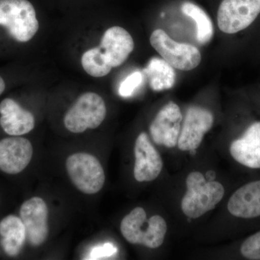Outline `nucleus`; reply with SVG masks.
I'll return each instance as SVG.
<instances>
[{
	"label": "nucleus",
	"instance_id": "1",
	"mask_svg": "<svg viewBox=\"0 0 260 260\" xmlns=\"http://www.w3.org/2000/svg\"><path fill=\"white\" fill-rule=\"evenodd\" d=\"M120 230L123 237L130 244L156 249L164 242L167 224L160 215L147 219L145 210L137 207L122 219Z\"/></svg>",
	"mask_w": 260,
	"mask_h": 260
},
{
	"label": "nucleus",
	"instance_id": "2",
	"mask_svg": "<svg viewBox=\"0 0 260 260\" xmlns=\"http://www.w3.org/2000/svg\"><path fill=\"white\" fill-rule=\"evenodd\" d=\"M186 185L187 189L181 201V210L190 218H200L214 209L225 194V189L220 182L207 181L199 172L188 175Z\"/></svg>",
	"mask_w": 260,
	"mask_h": 260
},
{
	"label": "nucleus",
	"instance_id": "3",
	"mask_svg": "<svg viewBox=\"0 0 260 260\" xmlns=\"http://www.w3.org/2000/svg\"><path fill=\"white\" fill-rule=\"evenodd\" d=\"M0 25L19 42H28L37 34L39 23L28 0H0Z\"/></svg>",
	"mask_w": 260,
	"mask_h": 260
},
{
	"label": "nucleus",
	"instance_id": "4",
	"mask_svg": "<svg viewBox=\"0 0 260 260\" xmlns=\"http://www.w3.org/2000/svg\"><path fill=\"white\" fill-rule=\"evenodd\" d=\"M106 116L104 99L99 94L88 92L80 95L65 114L64 126L71 133L78 134L99 127Z\"/></svg>",
	"mask_w": 260,
	"mask_h": 260
},
{
	"label": "nucleus",
	"instance_id": "5",
	"mask_svg": "<svg viewBox=\"0 0 260 260\" xmlns=\"http://www.w3.org/2000/svg\"><path fill=\"white\" fill-rule=\"evenodd\" d=\"M66 169L70 180L84 194H94L102 190L105 174L102 164L93 155L73 154L67 159Z\"/></svg>",
	"mask_w": 260,
	"mask_h": 260
},
{
	"label": "nucleus",
	"instance_id": "6",
	"mask_svg": "<svg viewBox=\"0 0 260 260\" xmlns=\"http://www.w3.org/2000/svg\"><path fill=\"white\" fill-rule=\"evenodd\" d=\"M150 42L162 59L175 69L189 71L201 62L202 56L198 48L175 42L162 29L154 30Z\"/></svg>",
	"mask_w": 260,
	"mask_h": 260
},
{
	"label": "nucleus",
	"instance_id": "7",
	"mask_svg": "<svg viewBox=\"0 0 260 260\" xmlns=\"http://www.w3.org/2000/svg\"><path fill=\"white\" fill-rule=\"evenodd\" d=\"M260 13V0H223L218 11V28L228 34L249 26Z\"/></svg>",
	"mask_w": 260,
	"mask_h": 260
},
{
	"label": "nucleus",
	"instance_id": "8",
	"mask_svg": "<svg viewBox=\"0 0 260 260\" xmlns=\"http://www.w3.org/2000/svg\"><path fill=\"white\" fill-rule=\"evenodd\" d=\"M214 116L208 109L191 107L186 113L178 147L182 151H194L199 148L204 135L213 126Z\"/></svg>",
	"mask_w": 260,
	"mask_h": 260
},
{
	"label": "nucleus",
	"instance_id": "9",
	"mask_svg": "<svg viewBox=\"0 0 260 260\" xmlns=\"http://www.w3.org/2000/svg\"><path fill=\"white\" fill-rule=\"evenodd\" d=\"M20 215L30 245L39 246L44 244L49 235V210L44 200L38 197L26 200L21 205Z\"/></svg>",
	"mask_w": 260,
	"mask_h": 260
},
{
	"label": "nucleus",
	"instance_id": "10",
	"mask_svg": "<svg viewBox=\"0 0 260 260\" xmlns=\"http://www.w3.org/2000/svg\"><path fill=\"white\" fill-rule=\"evenodd\" d=\"M183 116L180 108L171 102L159 111L150 126V133L154 143L167 148L178 144Z\"/></svg>",
	"mask_w": 260,
	"mask_h": 260
},
{
	"label": "nucleus",
	"instance_id": "11",
	"mask_svg": "<svg viewBox=\"0 0 260 260\" xmlns=\"http://www.w3.org/2000/svg\"><path fill=\"white\" fill-rule=\"evenodd\" d=\"M134 177L139 182L155 180L161 172L162 160L145 133H140L135 141Z\"/></svg>",
	"mask_w": 260,
	"mask_h": 260
},
{
	"label": "nucleus",
	"instance_id": "12",
	"mask_svg": "<svg viewBox=\"0 0 260 260\" xmlns=\"http://www.w3.org/2000/svg\"><path fill=\"white\" fill-rule=\"evenodd\" d=\"M34 149L28 140L12 137L0 140V170L8 174L23 172L31 160Z\"/></svg>",
	"mask_w": 260,
	"mask_h": 260
},
{
	"label": "nucleus",
	"instance_id": "13",
	"mask_svg": "<svg viewBox=\"0 0 260 260\" xmlns=\"http://www.w3.org/2000/svg\"><path fill=\"white\" fill-rule=\"evenodd\" d=\"M133 37L125 29L113 26L104 32L100 48L106 63L111 68H117L127 59L134 50Z\"/></svg>",
	"mask_w": 260,
	"mask_h": 260
},
{
	"label": "nucleus",
	"instance_id": "14",
	"mask_svg": "<svg viewBox=\"0 0 260 260\" xmlns=\"http://www.w3.org/2000/svg\"><path fill=\"white\" fill-rule=\"evenodd\" d=\"M0 125L7 134L13 136L28 134L35 126L34 115L13 99H5L0 103Z\"/></svg>",
	"mask_w": 260,
	"mask_h": 260
},
{
	"label": "nucleus",
	"instance_id": "15",
	"mask_svg": "<svg viewBox=\"0 0 260 260\" xmlns=\"http://www.w3.org/2000/svg\"><path fill=\"white\" fill-rule=\"evenodd\" d=\"M233 158L244 167L260 169V121L253 123L230 146Z\"/></svg>",
	"mask_w": 260,
	"mask_h": 260
},
{
	"label": "nucleus",
	"instance_id": "16",
	"mask_svg": "<svg viewBox=\"0 0 260 260\" xmlns=\"http://www.w3.org/2000/svg\"><path fill=\"white\" fill-rule=\"evenodd\" d=\"M228 210L237 218L260 216V181L248 183L236 191L229 200Z\"/></svg>",
	"mask_w": 260,
	"mask_h": 260
},
{
	"label": "nucleus",
	"instance_id": "17",
	"mask_svg": "<svg viewBox=\"0 0 260 260\" xmlns=\"http://www.w3.org/2000/svg\"><path fill=\"white\" fill-rule=\"evenodd\" d=\"M1 245L8 256L20 254L26 239V232L21 218L10 215L0 221Z\"/></svg>",
	"mask_w": 260,
	"mask_h": 260
},
{
	"label": "nucleus",
	"instance_id": "18",
	"mask_svg": "<svg viewBox=\"0 0 260 260\" xmlns=\"http://www.w3.org/2000/svg\"><path fill=\"white\" fill-rule=\"evenodd\" d=\"M143 73L154 91L168 90L172 88L175 84V70L161 58L153 57L150 59Z\"/></svg>",
	"mask_w": 260,
	"mask_h": 260
},
{
	"label": "nucleus",
	"instance_id": "19",
	"mask_svg": "<svg viewBox=\"0 0 260 260\" xmlns=\"http://www.w3.org/2000/svg\"><path fill=\"white\" fill-rule=\"evenodd\" d=\"M181 11L192 19L196 23L197 40L202 45L208 44L213 37L214 29L211 19L208 14L194 3L186 2L181 6Z\"/></svg>",
	"mask_w": 260,
	"mask_h": 260
},
{
	"label": "nucleus",
	"instance_id": "20",
	"mask_svg": "<svg viewBox=\"0 0 260 260\" xmlns=\"http://www.w3.org/2000/svg\"><path fill=\"white\" fill-rule=\"evenodd\" d=\"M81 63L84 70L94 78L106 76L112 69L106 63L99 47L85 51L82 56Z\"/></svg>",
	"mask_w": 260,
	"mask_h": 260
},
{
	"label": "nucleus",
	"instance_id": "21",
	"mask_svg": "<svg viewBox=\"0 0 260 260\" xmlns=\"http://www.w3.org/2000/svg\"><path fill=\"white\" fill-rule=\"evenodd\" d=\"M144 79V75L142 72L135 71L128 75L127 77L121 82L119 88V93L121 97L127 98L133 95Z\"/></svg>",
	"mask_w": 260,
	"mask_h": 260
},
{
	"label": "nucleus",
	"instance_id": "22",
	"mask_svg": "<svg viewBox=\"0 0 260 260\" xmlns=\"http://www.w3.org/2000/svg\"><path fill=\"white\" fill-rule=\"evenodd\" d=\"M241 253L246 259L260 260V232L244 241L241 246Z\"/></svg>",
	"mask_w": 260,
	"mask_h": 260
},
{
	"label": "nucleus",
	"instance_id": "23",
	"mask_svg": "<svg viewBox=\"0 0 260 260\" xmlns=\"http://www.w3.org/2000/svg\"><path fill=\"white\" fill-rule=\"evenodd\" d=\"M117 251V249L111 243L95 246L90 253V259H100L104 257H109L114 255Z\"/></svg>",
	"mask_w": 260,
	"mask_h": 260
},
{
	"label": "nucleus",
	"instance_id": "24",
	"mask_svg": "<svg viewBox=\"0 0 260 260\" xmlns=\"http://www.w3.org/2000/svg\"><path fill=\"white\" fill-rule=\"evenodd\" d=\"M5 89V83L4 80L0 76V95L4 92Z\"/></svg>",
	"mask_w": 260,
	"mask_h": 260
}]
</instances>
